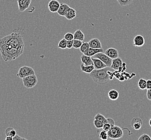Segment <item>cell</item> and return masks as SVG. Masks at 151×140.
Instances as JSON below:
<instances>
[{
	"label": "cell",
	"mask_w": 151,
	"mask_h": 140,
	"mask_svg": "<svg viewBox=\"0 0 151 140\" xmlns=\"http://www.w3.org/2000/svg\"><path fill=\"white\" fill-rule=\"evenodd\" d=\"M24 47L22 32H12L0 39V54L5 61H14L21 56Z\"/></svg>",
	"instance_id": "cell-1"
},
{
	"label": "cell",
	"mask_w": 151,
	"mask_h": 140,
	"mask_svg": "<svg viewBox=\"0 0 151 140\" xmlns=\"http://www.w3.org/2000/svg\"><path fill=\"white\" fill-rule=\"evenodd\" d=\"M108 71L107 68L100 70L95 69L89 75L95 83L100 85H104L108 84L110 80Z\"/></svg>",
	"instance_id": "cell-2"
},
{
	"label": "cell",
	"mask_w": 151,
	"mask_h": 140,
	"mask_svg": "<svg viewBox=\"0 0 151 140\" xmlns=\"http://www.w3.org/2000/svg\"><path fill=\"white\" fill-rule=\"evenodd\" d=\"M109 138L113 140H117L122 138L124 135L122 128L120 127L115 126L112 127V128L108 132Z\"/></svg>",
	"instance_id": "cell-3"
},
{
	"label": "cell",
	"mask_w": 151,
	"mask_h": 140,
	"mask_svg": "<svg viewBox=\"0 0 151 140\" xmlns=\"http://www.w3.org/2000/svg\"><path fill=\"white\" fill-rule=\"evenodd\" d=\"M33 75H35V71L33 68L28 66H23L19 68L16 75L18 78L23 79L28 76Z\"/></svg>",
	"instance_id": "cell-4"
},
{
	"label": "cell",
	"mask_w": 151,
	"mask_h": 140,
	"mask_svg": "<svg viewBox=\"0 0 151 140\" xmlns=\"http://www.w3.org/2000/svg\"><path fill=\"white\" fill-rule=\"evenodd\" d=\"M24 86L26 88H32L36 86L38 83V78L36 75H29L22 79Z\"/></svg>",
	"instance_id": "cell-5"
},
{
	"label": "cell",
	"mask_w": 151,
	"mask_h": 140,
	"mask_svg": "<svg viewBox=\"0 0 151 140\" xmlns=\"http://www.w3.org/2000/svg\"><path fill=\"white\" fill-rule=\"evenodd\" d=\"M95 57L100 59L101 61H103L105 64L107 65V68H110L112 65V58L109 57L107 55L103 53V52H100L95 55Z\"/></svg>",
	"instance_id": "cell-6"
},
{
	"label": "cell",
	"mask_w": 151,
	"mask_h": 140,
	"mask_svg": "<svg viewBox=\"0 0 151 140\" xmlns=\"http://www.w3.org/2000/svg\"><path fill=\"white\" fill-rule=\"evenodd\" d=\"M18 9L20 12H24L29 8L32 0H17Z\"/></svg>",
	"instance_id": "cell-7"
},
{
	"label": "cell",
	"mask_w": 151,
	"mask_h": 140,
	"mask_svg": "<svg viewBox=\"0 0 151 140\" xmlns=\"http://www.w3.org/2000/svg\"><path fill=\"white\" fill-rule=\"evenodd\" d=\"M60 6V3L57 0H51L48 4V8L49 10L53 13H57Z\"/></svg>",
	"instance_id": "cell-8"
},
{
	"label": "cell",
	"mask_w": 151,
	"mask_h": 140,
	"mask_svg": "<svg viewBox=\"0 0 151 140\" xmlns=\"http://www.w3.org/2000/svg\"><path fill=\"white\" fill-rule=\"evenodd\" d=\"M143 121L139 117H134L131 121V125L133 129L138 130H140L143 126Z\"/></svg>",
	"instance_id": "cell-9"
},
{
	"label": "cell",
	"mask_w": 151,
	"mask_h": 140,
	"mask_svg": "<svg viewBox=\"0 0 151 140\" xmlns=\"http://www.w3.org/2000/svg\"><path fill=\"white\" fill-rule=\"evenodd\" d=\"M105 54L112 59L118 57V51L114 47H110L105 51Z\"/></svg>",
	"instance_id": "cell-10"
},
{
	"label": "cell",
	"mask_w": 151,
	"mask_h": 140,
	"mask_svg": "<svg viewBox=\"0 0 151 140\" xmlns=\"http://www.w3.org/2000/svg\"><path fill=\"white\" fill-rule=\"evenodd\" d=\"M123 64L122 59L120 57L116 58L115 59H112L111 68L114 69L115 70H118L122 67Z\"/></svg>",
	"instance_id": "cell-11"
},
{
	"label": "cell",
	"mask_w": 151,
	"mask_h": 140,
	"mask_svg": "<svg viewBox=\"0 0 151 140\" xmlns=\"http://www.w3.org/2000/svg\"><path fill=\"white\" fill-rule=\"evenodd\" d=\"M91 58L93 61V65L95 69L100 70V69L107 68V65L105 64L103 61H101L100 59L96 58Z\"/></svg>",
	"instance_id": "cell-12"
},
{
	"label": "cell",
	"mask_w": 151,
	"mask_h": 140,
	"mask_svg": "<svg viewBox=\"0 0 151 140\" xmlns=\"http://www.w3.org/2000/svg\"><path fill=\"white\" fill-rule=\"evenodd\" d=\"M145 39L141 35H137L133 39V45L136 47H143L145 44Z\"/></svg>",
	"instance_id": "cell-13"
},
{
	"label": "cell",
	"mask_w": 151,
	"mask_h": 140,
	"mask_svg": "<svg viewBox=\"0 0 151 140\" xmlns=\"http://www.w3.org/2000/svg\"><path fill=\"white\" fill-rule=\"evenodd\" d=\"M89 44L90 47L94 49H102V43L101 41L97 38L91 39L89 41Z\"/></svg>",
	"instance_id": "cell-14"
},
{
	"label": "cell",
	"mask_w": 151,
	"mask_h": 140,
	"mask_svg": "<svg viewBox=\"0 0 151 140\" xmlns=\"http://www.w3.org/2000/svg\"><path fill=\"white\" fill-rule=\"evenodd\" d=\"M69 8H70L69 6L67 4H60V8L58 10L57 13L59 16L65 17V15L66 14V13H67V11L69 10Z\"/></svg>",
	"instance_id": "cell-15"
},
{
	"label": "cell",
	"mask_w": 151,
	"mask_h": 140,
	"mask_svg": "<svg viewBox=\"0 0 151 140\" xmlns=\"http://www.w3.org/2000/svg\"><path fill=\"white\" fill-rule=\"evenodd\" d=\"M80 58L82 63L85 66H90L93 65V61L92 60V58L90 56H88L83 54Z\"/></svg>",
	"instance_id": "cell-16"
},
{
	"label": "cell",
	"mask_w": 151,
	"mask_h": 140,
	"mask_svg": "<svg viewBox=\"0 0 151 140\" xmlns=\"http://www.w3.org/2000/svg\"><path fill=\"white\" fill-rule=\"evenodd\" d=\"M76 11L74 9L70 7L65 15V17L68 20H72L73 19L76 18Z\"/></svg>",
	"instance_id": "cell-17"
},
{
	"label": "cell",
	"mask_w": 151,
	"mask_h": 140,
	"mask_svg": "<svg viewBox=\"0 0 151 140\" xmlns=\"http://www.w3.org/2000/svg\"><path fill=\"white\" fill-rule=\"evenodd\" d=\"M104 51L103 49H94L90 47L89 50L88 51V52L86 54H85V55L88 56H90V57H93L94 56H95V54H98L100 52H103Z\"/></svg>",
	"instance_id": "cell-18"
},
{
	"label": "cell",
	"mask_w": 151,
	"mask_h": 140,
	"mask_svg": "<svg viewBox=\"0 0 151 140\" xmlns=\"http://www.w3.org/2000/svg\"><path fill=\"white\" fill-rule=\"evenodd\" d=\"M108 97L112 100H116L118 99L119 92L116 90H110L108 92Z\"/></svg>",
	"instance_id": "cell-19"
},
{
	"label": "cell",
	"mask_w": 151,
	"mask_h": 140,
	"mask_svg": "<svg viewBox=\"0 0 151 140\" xmlns=\"http://www.w3.org/2000/svg\"><path fill=\"white\" fill-rule=\"evenodd\" d=\"M80 68L82 72H85L88 74H90L91 72H93L95 70V68H94L93 65H90V66H85L82 63L80 65Z\"/></svg>",
	"instance_id": "cell-20"
},
{
	"label": "cell",
	"mask_w": 151,
	"mask_h": 140,
	"mask_svg": "<svg viewBox=\"0 0 151 140\" xmlns=\"http://www.w3.org/2000/svg\"><path fill=\"white\" fill-rule=\"evenodd\" d=\"M85 36L84 33L80 30H77L74 33V40H80L81 41H83V40H85Z\"/></svg>",
	"instance_id": "cell-21"
},
{
	"label": "cell",
	"mask_w": 151,
	"mask_h": 140,
	"mask_svg": "<svg viewBox=\"0 0 151 140\" xmlns=\"http://www.w3.org/2000/svg\"><path fill=\"white\" fill-rule=\"evenodd\" d=\"M5 134L7 137H14L17 135V132L14 128L12 127H8L5 130Z\"/></svg>",
	"instance_id": "cell-22"
},
{
	"label": "cell",
	"mask_w": 151,
	"mask_h": 140,
	"mask_svg": "<svg viewBox=\"0 0 151 140\" xmlns=\"http://www.w3.org/2000/svg\"><path fill=\"white\" fill-rule=\"evenodd\" d=\"M90 47L88 42H83L81 47L80 48V50L81 53H82L83 54H86L89 50Z\"/></svg>",
	"instance_id": "cell-23"
},
{
	"label": "cell",
	"mask_w": 151,
	"mask_h": 140,
	"mask_svg": "<svg viewBox=\"0 0 151 140\" xmlns=\"http://www.w3.org/2000/svg\"><path fill=\"white\" fill-rule=\"evenodd\" d=\"M146 85H147V80H146L145 79H143V78L139 79L138 83V86L140 90H146Z\"/></svg>",
	"instance_id": "cell-24"
},
{
	"label": "cell",
	"mask_w": 151,
	"mask_h": 140,
	"mask_svg": "<svg viewBox=\"0 0 151 140\" xmlns=\"http://www.w3.org/2000/svg\"><path fill=\"white\" fill-rule=\"evenodd\" d=\"M95 120H97L98 121H100L101 122H103L104 124L108 123L107 118H105L104 115L101 114L100 113H97L96 115L95 116Z\"/></svg>",
	"instance_id": "cell-25"
},
{
	"label": "cell",
	"mask_w": 151,
	"mask_h": 140,
	"mask_svg": "<svg viewBox=\"0 0 151 140\" xmlns=\"http://www.w3.org/2000/svg\"><path fill=\"white\" fill-rule=\"evenodd\" d=\"M58 47L59 48L64 50L67 49V40L64 38L60 40L58 43Z\"/></svg>",
	"instance_id": "cell-26"
},
{
	"label": "cell",
	"mask_w": 151,
	"mask_h": 140,
	"mask_svg": "<svg viewBox=\"0 0 151 140\" xmlns=\"http://www.w3.org/2000/svg\"><path fill=\"white\" fill-rule=\"evenodd\" d=\"M133 1V0H117L119 5L122 7L129 6L130 4L132 3Z\"/></svg>",
	"instance_id": "cell-27"
},
{
	"label": "cell",
	"mask_w": 151,
	"mask_h": 140,
	"mask_svg": "<svg viewBox=\"0 0 151 140\" xmlns=\"http://www.w3.org/2000/svg\"><path fill=\"white\" fill-rule=\"evenodd\" d=\"M83 41L80 40H73V47L78 49H80V47H81Z\"/></svg>",
	"instance_id": "cell-28"
},
{
	"label": "cell",
	"mask_w": 151,
	"mask_h": 140,
	"mask_svg": "<svg viewBox=\"0 0 151 140\" xmlns=\"http://www.w3.org/2000/svg\"><path fill=\"white\" fill-rule=\"evenodd\" d=\"M99 138L101 140H107L109 138L108 132H105L104 130L101 131L100 135H99Z\"/></svg>",
	"instance_id": "cell-29"
},
{
	"label": "cell",
	"mask_w": 151,
	"mask_h": 140,
	"mask_svg": "<svg viewBox=\"0 0 151 140\" xmlns=\"http://www.w3.org/2000/svg\"><path fill=\"white\" fill-rule=\"evenodd\" d=\"M94 125L97 129H101V128H103V127L105 124L103 122L94 119Z\"/></svg>",
	"instance_id": "cell-30"
},
{
	"label": "cell",
	"mask_w": 151,
	"mask_h": 140,
	"mask_svg": "<svg viewBox=\"0 0 151 140\" xmlns=\"http://www.w3.org/2000/svg\"><path fill=\"white\" fill-rule=\"evenodd\" d=\"M64 38H65L66 40H74V34H73L71 32H68L66 33L64 35Z\"/></svg>",
	"instance_id": "cell-31"
},
{
	"label": "cell",
	"mask_w": 151,
	"mask_h": 140,
	"mask_svg": "<svg viewBox=\"0 0 151 140\" xmlns=\"http://www.w3.org/2000/svg\"><path fill=\"white\" fill-rule=\"evenodd\" d=\"M138 140H151V137L147 134H143L138 138Z\"/></svg>",
	"instance_id": "cell-32"
},
{
	"label": "cell",
	"mask_w": 151,
	"mask_h": 140,
	"mask_svg": "<svg viewBox=\"0 0 151 140\" xmlns=\"http://www.w3.org/2000/svg\"><path fill=\"white\" fill-rule=\"evenodd\" d=\"M112 127H113V126H112L110 124H109V123H105V125H104V126L103 127V130H105V132H108L110 129L112 128Z\"/></svg>",
	"instance_id": "cell-33"
},
{
	"label": "cell",
	"mask_w": 151,
	"mask_h": 140,
	"mask_svg": "<svg viewBox=\"0 0 151 140\" xmlns=\"http://www.w3.org/2000/svg\"><path fill=\"white\" fill-rule=\"evenodd\" d=\"M73 40H67V49H71L73 47Z\"/></svg>",
	"instance_id": "cell-34"
},
{
	"label": "cell",
	"mask_w": 151,
	"mask_h": 140,
	"mask_svg": "<svg viewBox=\"0 0 151 140\" xmlns=\"http://www.w3.org/2000/svg\"><path fill=\"white\" fill-rule=\"evenodd\" d=\"M107 120H108V123L109 124H110L112 126H114L115 125V121L112 118H107Z\"/></svg>",
	"instance_id": "cell-35"
},
{
	"label": "cell",
	"mask_w": 151,
	"mask_h": 140,
	"mask_svg": "<svg viewBox=\"0 0 151 140\" xmlns=\"http://www.w3.org/2000/svg\"><path fill=\"white\" fill-rule=\"evenodd\" d=\"M146 95H147V98H148V100L151 101V89L148 90Z\"/></svg>",
	"instance_id": "cell-36"
},
{
	"label": "cell",
	"mask_w": 151,
	"mask_h": 140,
	"mask_svg": "<svg viewBox=\"0 0 151 140\" xmlns=\"http://www.w3.org/2000/svg\"><path fill=\"white\" fill-rule=\"evenodd\" d=\"M146 89H147V90L151 89V80H150V79H148V80H147Z\"/></svg>",
	"instance_id": "cell-37"
},
{
	"label": "cell",
	"mask_w": 151,
	"mask_h": 140,
	"mask_svg": "<svg viewBox=\"0 0 151 140\" xmlns=\"http://www.w3.org/2000/svg\"><path fill=\"white\" fill-rule=\"evenodd\" d=\"M22 138V137H21L20 136H19L17 134L15 137H13V140H21Z\"/></svg>",
	"instance_id": "cell-38"
},
{
	"label": "cell",
	"mask_w": 151,
	"mask_h": 140,
	"mask_svg": "<svg viewBox=\"0 0 151 140\" xmlns=\"http://www.w3.org/2000/svg\"><path fill=\"white\" fill-rule=\"evenodd\" d=\"M5 140H13V137H6Z\"/></svg>",
	"instance_id": "cell-39"
},
{
	"label": "cell",
	"mask_w": 151,
	"mask_h": 140,
	"mask_svg": "<svg viewBox=\"0 0 151 140\" xmlns=\"http://www.w3.org/2000/svg\"><path fill=\"white\" fill-rule=\"evenodd\" d=\"M149 124H150V126L151 127V118L150 120V121H149Z\"/></svg>",
	"instance_id": "cell-40"
},
{
	"label": "cell",
	"mask_w": 151,
	"mask_h": 140,
	"mask_svg": "<svg viewBox=\"0 0 151 140\" xmlns=\"http://www.w3.org/2000/svg\"><path fill=\"white\" fill-rule=\"evenodd\" d=\"M21 140H28V139H25L24 137H22V139Z\"/></svg>",
	"instance_id": "cell-41"
}]
</instances>
